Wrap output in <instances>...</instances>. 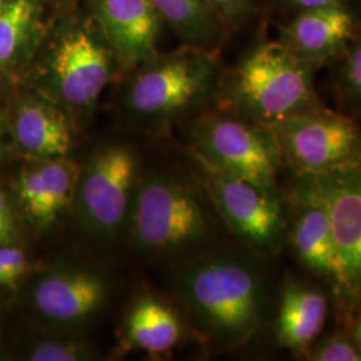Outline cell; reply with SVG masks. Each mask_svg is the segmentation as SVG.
<instances>
[{
  "label": "cell",
  "mask_w": 361,
  "mask_h": 361,
  "mask_svg": "<svg viewBox=\"0 0 361 361\" xmlns=\"http://www.w3.org/2000/svg\"><path fill=\"white\" fill-rule=\"evenodd\" d=\"M13 134L20 149L34 159L68 157L74 131L65 107L47 97H25L15 110Z\"/></svg>",
  "instance_id": "cell-15"
},
{
  "label": "cell",
  "mask_w": 361,
  "mask_h": 361,
  "mask_svg": "<svg viewBox=\"0 0 361 361\" xmlns=\"http://www.w3.org/2000/svg\"><path fill=\"white\" fill-rule=\"evenodd\" d=\"M18 238V224L13 204L8 195L0 189V245L15 244Z\"/></svg>",
  "instance_id": "cell-25"
},
{
  "label": "cell",
  "mask_w": 361,
  "mask_h": 361,
  "mask_svg": "<svg viewBox=\"0 0 361 361\" xmlns=\"http://www.w3.org/2000/svg\"><path fill=\"white\" fill-rule=\"evenodd\" d=\"M130 83L126 104L146 121L162 122L201 101L212 86L210 59L193 52L150 61Z\"/></svg>",
  "instance_id": "cell-11"
},
{
  "label": "cell",
  "mask_w": 361,
  "mask_h": 361,
  "mask_svg": "<svg viewBox=\"0 0 361 361\" xmlns=\"http://www.w3.org/2000/svg\"><path fill=\"white\" fill-rule=\"evenodd\" d=\"M159 16L165 18L183 38L202 43L212 38L214 16L205 0H150Z\"/></svg>",
  "instance_id": "cell-20"
},
{
  "label": "cell",
  "mask_w": 361,
  "mask_h": 361,
  "mask_svg": "<svg viewBox=\"0 0 361 361\" xmlns=\"http://www.w3.org/2000/svg\"><path fill=\"white\" fill-rule=\"evenodd\" d=\"M4 130H3V126H1V122H0V154H1V152H3V147H4Z\"/></svg>",
  "instance_id": "cell-29"
},
{
  "label": "cell",
  "mask_w": 361,
  "mask_h": 361,
  "mask_svg": "<svg viewBox=\"0 0 361 361\" xmlns=\"http://www.w3.org/2000/svg\"><path fill=\"white\" fill-rule=\"evenodd\" d=\"M269 129L283 164L295 176L317 174L361 161V131L348 116L314 107Z\"/></svg>",
  "instance_id": "cell-7"
},
{
  "label": "cell",
  "mask_w": 361,
  "mask_h": 361,
  "mask_svg": "<svg viewBox=\"0 0 361 361\" xmlns=\"http://www.w3.org/2000/svg\"><path fill=\"white\" fill-rule=\"evenodd\" d=\"M37 16L32 0H10L0 11V73L13 70L25 56Z\"/></svg>",
  "instance_id": "cell-19"
},
{
  "label": "cell",
  "mask_w": 361,
  "mask_h": 361,
  "mask_svg": "<svg viewBox=\"0 0 361 361\" xmlns=\"http://www.w3.org/2000/svg\"><path fill=\"white\" fill-rule=\"evenodd\" d=\"M110 292V280L101 269L58 264L35 277L30 305L46 328L80 334L104 312Z\"/></svg>",
  "instance_id": "cell-10"
},
{
  "label": "cell",
  "mask_w": 361,
  "mask_h": 361,
  "mask_svg": "<svg viewBox=\"0 0 361 361\" xmlns=\"http://www.w3.org/2000/svg\"><path fill=\"white\" fill-rule=\"evenodd\" d=\"M288 1L290 4H293L295 7L302 8V10H310V8H317V7L341 3V0H288Z\"/></svg>",
  "instance_id": "cell-27"
},
{
  "label": "cell",
  "mask_w": 361,
  "mask_h": 361,
  "mask_svg": "<svg viewBox=\"0 0 361 361\" xmlns=\"http://www.w3.org/2000/svg\"><path fill=\"white\" fill-rule=\"evenodd\" d=\"M293 190L325 209L345 277L343 310H361V161L317 174L296 176Z\"/></svg>",
  "instance_id": "cell-8"
},
{
  "label": "cell",
  "mask_w": 361,
  "mask_h": 361,
  "mask_svg": "<svg viewBox=\"0 0 361 361\" xmlns=\"http://www.w3.org/2000/svg\"><path fill=\"white\" fill-rule=\"evenodd\" d=\"M10 0H0V11L4 8V6L8 3Z\"/></svg>",
  "instance_id": "cell-30"
},
{
  "label": "cell",
  "mask_w": 361,
  "mask_h": 361,
  "mask_svg": "<svg viewBox=\"0 0 361 361\" xmlns=\"http://www.w3.org/2000/svg\"><path fill=\"white\" fill-rule=\"evenodd\" d=\"M259 258L247 247L212 250L176 268L173 292L207 348H240L257 332L267 296Z\"/></svg>",
  "instance_id": "cell-1"
},
{
  "label": "cell",
  "mask_w": 361,
  "mask_h": 361,
  "mask_svg": "<svg viewBox=\"0 0 361 361\" xmlns=\"http://www.w3.org/2000/svg\"><path fill=\"white\" fill-rule=\"evenodd\" d=\"M343 82L349 99L361 109V42L353 47L347 58Z\"/></svg>",
  "instance_id": "cell-24"
},
{
  "label": "cell",
  "mask_w": 361,
  "mask_h": 361,
  "mask_svg": "<svg viewBox=\"0 0 361 361\" xmlns=\"http://www.w3.org/2000/svg\"><path fill=\"white\" fill-rule=\"evenodd\" d=\"M138 168L137 153L123 143L98 147L80 165L74 207L87 232L104 241L126 235Z\"/></svg>",
  "instance_id": "cell-4"
},
{
  "label": "cell",
  "mask_w": 361,
  "mask_h": 361,
  "mask_svg": "<svg viewBox=\"0 0 361 361\" xmlns=\"http://www.w3.org/2000/svg\"><path fill=\"white\" fill-rule=\"evenodd\" d=\"M212 10H216L225 16H237L245 10L249 0H205Z\"/></svg>",
  "instance_id": "cell-26"
},
{
  "label": "cell",
  "mask_w": 361,
  "mask_h": 361,
  "mask_svg": "<svg viewBox=\"0 0 361 361\" xmlns=\"http://www.w3.org/2000/svg\"><path fill=\"white\" fill-rule=\"evenodd\" d=\"M194 159L212 168L279 190L283 165L271 130L238 114H212L201 118L192 131Z\"/></svg>",
  "instance_id": "cell-6"
},
{
  "label": "cell",
  "mask_w": 361,
  "mask_h": 361,
  "mask_svg": "<svg viewBox=\"0 0 361 361\" xmlns=\"http://www.w3.org/2000/svg\"><path fill=\"white\" fill-rule=\"evenodd\" d=\"M110 78L111 56L104 42L87 27H68L44 66V97L66 110H85L98 101Z\"/></svg>",
  "instance_id": "cell-9"
},
{
  "label": "cell",
  "mask_w": 361,
  "mask_h": 361,
  "mask_svg": "<svg viewBox=\"0 0 361 361\" xmlns=\"http://www.w3.org/2000/svg\"><path fill=\"white\" fill-rule=\"evenodd\" d=\"M183 332L185 325L178 312L152 293L135 297L123 320L125 345L154 357L177 348Z\"/></svg>",
  "instance_id": "cell-17"
},
{
  "label": "cell",
  "mask_w": 361,
  "mask_h": 361,
  "mask_svg": "<svg viewBox=\"0 0 361 361\" xmlns=\"http://www.w3.org/2000/svg\"><path fill=\"white\" fill-rule=\"evenodd\" d=\"M46 335L32 340L25 350L30 361H91L99 359V352L78 332L49 329Z\"/></svg>",
  "instance_id": "cell-21"
},
{
  "label": "cell",
  "mask_w": 361,
  "mask_h": 361,
  "mask_svg": "<svg viewBox=\"0 0 361 361\" xmlns=\"http://www.w3.org/2000/svg\"><path fill=\"white\" fill-rule=\"evenodd\" d=\"M107 43L128 66L154 59L159 13L150 0H94Z\"/></svg>",
  "instance_id": "cell-14"
},
{
  "label": "cell",
  "mask_w": 361,
  "mask_h": 361,
  "mask_svg": "<svg viewBox=\"0 0 361 361\" xmlns=\"http://www.w3.org/2000/svg\"><path fill=\"white\" fill-rule=\"evenodd\" d=\"M30 271L31 261L20 246L0 245V288H16Z\"/></svg>",
  "instance_id": "cell-22"
},
{
  "label": "cell",
  "mask_w": 361,
  "mask_h": 361,
  "mask_svg": "<svg viewBox=\"0 0 361 361\" xmlns=\"http://www.w3.org/2000/svg\"><path fill=\"white\" fill-rule=\"evenodd\" d=\"M353 26L352 15L341 3L304 10L286 28L283 43L313 65L340 51L352 37Z\"/></svg>",
  "instance_id": "cell-16"
},
{
  "label": "cell",
  "mask_w": 361,
  "mask_h": 361,
  "mask_svg": "<svg viewBox=\"0 0 361 361\" xmlns=\"http://www.w3.org/2000/svg\"><path fill=\"white\" fill-rule=\"evenodd\" d=\"M219 221L200 180L154 171L138 177L126 237L143 256L180 267L214 250Z\"/></svg>",
  "instance_id": "cell-2"
},
{
  "label": "cell",
  "mask_w": 361,
  "mask_h": 361,
  "mask_svg": "<svg viewBox=\"0 0 361 361\" xmlns=\"http://www.w3.org/2000/svg\"><path fill=\"white\" fill-rule=\"evenodd\" d=\"M194 161L222 224L258 256L277 255L288 238V219L279 190Z\"/></svg>",
  "instance_id": "cell-5"
},
{
  "label": "cell",
  "mask_w": 361,
  "mask_h": 361,
  "mask_svg": "<svg viewBox=\"0 0 361 361\" xmlns=\"http://www.w3.org/2000/svg\"><path fill=\"white\" fill-rule=\"evenodd\" d=\"M288 238L298 261L329 285L340 307L345 300V277L331 221L317 201L292 190Z\"/></svg>",
  "instance_id": "cell-12"
},
{
  "label": "cell",
  "mask_w": 361,
  "mask_h": 361,
  "mask_svg": "<svg viewBox=\"0 0 361 361\" xmlns=\"http://www.w3.org/2000/svg\"><path fill=\"white\" fill-rule=\"evenodd\" d=\"M233 113L271 128L317 107L312 63L284 43H267L246 55L226 90Z\"/></svg>",
  "instance_id": "cell-3"
},
{
  "label": "cell",
  "mask_w": 361,
  "mask_h": 361,
  "mask_svg": "<svg viewBox=\"0 0 361 361\" xmlns=\"http://www.w3.org/2000/svg\"><path fill=\"white\" fill-rule=\"evenodd\" d=\"M310 356L316 361H361V350L353 340L337 335L312 345Z\"/></svg>",
  "instance_id": "cell-23"
},
{
  "label": "cell",
  "mask_w": 361,
  "mask_h": 361,
  "mask_svg": "<svg viewBox=\"0 0 361 361\" xmlns=\"http://www.w3.org/2000/svg\"><path fill=\"white\" fill-rule=\"evenodd\" d=\"M80 165L68 157L35 159L22 169L16 194L22 210L38 232L47 231L74 207Z\"/></svg>",
  "instance_id": "cell-13"
},
{
  "label": "cell",
  "mask_w": 361,
  "mask_h": 361,
  "mask_svg": "<svg viewBox=\"0 0 361 361\" xmlns=\"http://www.w3.org/2000/svg\"><path fill=\"white\" fill-rule=\"evenodd\" d=\"M353 341L356 343V345L361 350V312L355 323V328H353Z\"/></svg>",
  "instance_id": "cell-28"
},
{
  "label": "cell",
  "mask_w": 361,
  "mask_h": 361,
  "mask_svg": "<svg viewBox=\"0 0 361 361\" xmlns=\"http://www.w3.org/2000/svg\"><path fill=\"white\" fill-rule=\"evenodd\" d=\"M328 316V300L319 289L307 285L285 284L279 317L277 340L285 348L305 352L322 334Z\"/></svg>",
  "instance_id": "cell-18"
}]
</instances>
